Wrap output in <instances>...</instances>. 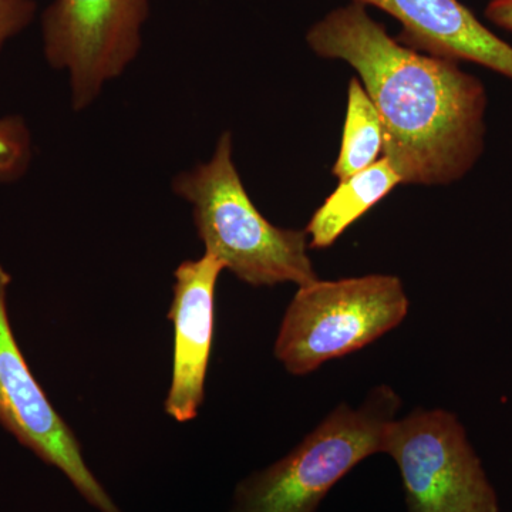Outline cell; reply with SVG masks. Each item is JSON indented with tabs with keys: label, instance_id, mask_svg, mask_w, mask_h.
Returning a JSON list of instances; mask_svg holds the SVG:
<instances>
[{
	"label": "cell",
	"instance_id": "obj_10",
	"mask_svg": "<svg viewBox=\"0 0 512 512\" xmlns=\"http://www.w3.org/2000/svg\"><path fill=\"white\" fill-rule=\"evenodd\" d=\"M403 184L386 158L382 157L366 170L339 181L338 188L313 212L306 225L309 248L326 249L356 221Z\"/></svg>",
	"mask_w": 512,
	"mask_h": 512
},
{
	"label": "cell",
	"instance_id": "obj_13",
	"mask_svg": "<svg viewBox=\"0 0 512 512\" xmlns=\"http://www.w3.org/2000/svg\"><path fill=\"white\" fill-rule=\"evenodd\" d=\"M35 0H0V50L35 19Z\"/></svg>",
	"mask_w": 512,
	"mask_h": 512
},
{
	"label": "cell",
	"instance_id": "obj_2",
	"mask_svg": "<svg viewBox=\"0 0 512 512\" xmlns=\"http://www.w3.org/2000/svg\"><path fill=\"white\" fill-rule=\"evenodd\" d=\"M175 195L192 208L205 252L255 288L308 285L319 279L309 256L305 229L271 224L255 207L232 158V136L224 133L207 163L174 178Z\"/></svg>",
	"mask_w": 512,
	"mask_h": 512
},
{
	"label": "cell",
	"instance_id": "obj_7",
	"mask_svg": "<svg viewBox=\"0 0 512 512\" xmlns=\"http://www.w3.org/2000/svg\"><path fill=\"white\" fill-rule=\"evenodd\" d=\"M12 276L0 265V426L49 466L59 468L100 512H121L84 461L82 446L57 413L13 335L8 313Z\"/></svg>",
	"mask_w": 512,
	"mask_h": 512
},
{
	"label": "cell",
	"instance_id": "obj_1",
	"mask_svg": "<svg viewBox=\"0 0 512 512\" xmlns=\"http://www.w3.org/2000/svg\"><path fill=\"white\" fill-rule=\"evenodd\" d=\"M366 8L352 2L329 12L306 33L309 49L355 70L382 120L383 157L403 184L463 180L484 153L483 82L454 60L403 46Z\"/></svg>",
	"mask_w": 512,
	"mask_h": 512
},
{
	"label": "cell",
	"instance_id": "obj_9",
	"mask_svg": "<svg viewBox=\"0 0 512 512\" xmlns=\"http://www.w3.org/2000/svg\"><path fill=\"white\" fill-rule=\"evenodd\" d=\"M375 6L402 25L397 42L416 52L481 64L512 80V46L460 0H352Z\"/></svg>",
	"mask_w": 512,
	"mask_h": 512
},
{
	"label": "cell",
	"instance_id": "obj_3",
	"mask_svg": "<svg viewBox=\"0 0 512 512\" xmlns=\"http://www.w3.org/2000/svg\"><path fill=\"white\" fill-rule=\"evenodd\" d=\"M402 407L389 384H379L357 407L340 403L291 453L242 480L231 512H316L323 498L366 458L383 453Z\"/></svg>",
	"mask_w": 512,
	"mask_h": 512
},
{
	"label": "cell",
	"instance_id": "obj_6",
	"mask_svg": "<svg viewBox=\"0 0 512 512\" xmlns=\"http://www.w3.org/2000/svg\"><path fill=\"white\" fill-rule=\"evenodd\" d=\"M148 0H55L43 12L47 63L69 74L73 109L89 107L141 47Z\"/></svg>",
	"mask_w": 512,
	"mask_h": 512
},
{
	"label": "cell",
	"instance_id": "obj_5",
	"mask_svg": "<svg viewBox=\"0 0 512 512\" xmlns=\"http://www.w3.org/2000/svg\"><path fill=\"white\" fill-rule=\"evenodd\" d=\"M383 453L399 468L407 512H500L457 414L417 407L390 424Z\"/></svg>",
	"mask_w": 512,
	"mask_h": 512
},
{
	"label": "cell",
	"instance_id": "obj_8",
	"mask_svg": "<svg viewBox=\"0 0 512 512\" xmlns=\"http://www.w3.org/2000/svg\"><path fill=\"white\" fill-rule=\"evenodd\" d=\"M225 266L207 254L174 271V296L168 319L174 326L173 373L165 413L188 423L200 413L214 342L215 293Z\"/></svg>",
	"mask_w": 512,
	"mask_h": 512
},
{
	"label": "cell",
	"instance_id": "obj_14",
	"mask_svg": "<svg viewBox=\"0 0 512 512\" xmlns=\"http://www.w3.org/2000/svg\"><path fill=\"white\" fill-rule=\"evenodd\" d=\"M485 18L498 28L512 32V0H490L485 8Z\"/></svg>",
	"mask_w": 512,
	"mask_h": 512
},
{
	"label": "cell",
	"instance_id": "obj_4",
	"mask_svg": "<svg viewBox=\"0 0 512 512\" xmlns=\"http://www.w3.org/2000/svg\"><path fill=\"white\" fill-rule=\"evenodd\" d=\"M410 301L390 274L299 286L279 326L274 355L292 376H308L330 360L359 352L402 325Z\"/></svg>",
	"mask_w": 512,
	"mask_h": 512
},
{
	"label": "cell",
	"instance_id": "obj_11",
	"mask_svg": "<svg viewBox=\"0 0 512 512\" xmlns=\"http://www.w3.org/2000/svg\"><path fill=\"white\" fill-rule=\"evenodd\" d=\"M383 148L384 130L379 113L359 77H352L348 84L342 141L332 174L343 181L366 170L383 157Z\"/></svg>",
	"mask_w": 512,
	"mask_h": 512
},
{
	"label": "cell",
	"instance_id": "obj_12",
	"mask_svg": "<svg viewBox=\"0 0 512 512\" xmlns=\"http://www.w3.org/2000/svg\"><path fill=\"white\" fill-rule=\"evenodd\" d=\"M32 158V134L23 117H0V183L19 181Z\"/></svg>",
	"mask_w": 512,
	"mask_h": 512
}]
</instances>
